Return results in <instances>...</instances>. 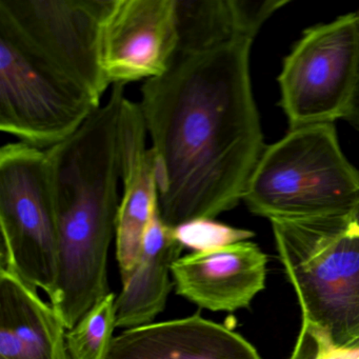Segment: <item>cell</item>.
<instances>
[{
    "instance_id": "9a60e30c",
    "label": "cell",
    "mask_w": 359,
    "mask_h": 359,
    "mask_svg": "<svg viewBox=\"0 0 359 359\" xmlns=\"http://www.w3.org/2000/svg\"><path fill=\"white\" fill-rule=\"evenodd\" d=\"M287 3V0H176L178 48L201 49L238 37H256L266 20Z\"/></svg>"
},
{
    "instance_id": "ffe728a7",
    "label": "cell",
    "mask_w": 359,
    "mask_h": 359,
    "mask_svg": "<svg viewBox=\"0 0 359 359\" xmlns=\"http://www.w3.org/2000/svg\"><path fill=\"white\" fill-rule=\"evenodd\" d=\"M356 359H359V353L358 355H357Z\"/></svg>"
},
{
    "instance_id": "8fae6325",
    "label": "cell",
    "mask_w": 359,
    "mask_h": 359,
    "mask_svg": "<svg viewBox=\"0 0 359 359\" xmlns=\"http://www.w3.org/2000/svg\"><path fill=\"white\" fill-rule=\"evenodd\" d=\"M266 262L251 241L193 252L172 266L176 293L214 312L248 308L266 287Z\"/></svg>"
},
{
    "instance_id": "e0dca14e",
    "label": "cell",
    "mask_w": 359,
    "mask_h": 359,
    "mask_svg": "<svg viewBox=\"0 0 359 359\" xmlns=\"http://www.w3.org/2000/svg\"><path fill=\"white\" fill-rule=\"evenodd\" d=\"M174 236L184 248L194 252L209 251L247 241L254 236L251 231L233 228L210 218H199L173 228Z\"/></svg>"
},
{
    "instance_id": "7a4b0ae2",
    "label": "cell",
    "mask_w": 359,
    "mask_h": 359,
    "mask_svg": "<svg viewBox=\"0 0 359 359\" xmlns=\"http://www.w3.org/2000/svg\"><path fill=\"white\" fill-rule=\"evenodd\" d=\"M125 97V86H113L108 100L72 136L46 150L58 231L51 304L67 330L110 293L107 264L121 203L118 123Z\"/></svg>"
},
{
    "instance_id": "30bf717a",
    "label": "cell",
    "mask_w": 359,
    "mask_h": 359,
    "mask_svg": "<svg viewBox=\"0 0 359 359\" xmlns=\"http://www.w3.org/2000/svg\"><path fill=\"white\" fill-rule=\"evenodd\" d=\"M140 102L125 97L118 123V154L123 195L116 226V258L121 279L137 262L147 229L158 207L156 159L147 146Z\"/></svg>"
},
{
    "instance_id": "7c38bea8",
    "label": "cell",
    "mask_w": 359,
    "mask_h": 359,
    "mask_svg": "<svg viewBox=\"0 0 359 359\" xmlns=\"http://www.w3.org/2000/svg\"><path fill=\"white\" fill-rule=\"evenodd\" d=\"M107 359H262L247 339L199 314L127 329Z\"/></svg>"
},
{
    "instance_id": "2e32d148",
    "label": "cell",
    "mask_w": 359,
    "mask_h": 359,
    "mask_svg": "<svg viewBox=\"0 0 359 359\" xmlns=\"http://www.w3.org/2000/svg\"><path fill=\"white\" fill-rule=\"evenodd\" d=\"M115 302L114 294L109 293L66 333L71 359H107L116 327Z\"/></svg>"
},
{
    "instance_id": "3957f363",
    "label": "cell",
    "mask_w": 359,
    "mask_h": 359,
    "mask_svg": "<svg viewBox=\"0 0 359 359\" xmlns=\"http://www.w3.org/2000/svg\"><path fill=\"white\" fill-rule=\"evenodd\" d=\"M271 222L302 308L294 348L309 356L359 348V228L350 213Z\"/></svg>"
},
{
    "instance_id": "d6986e66",
    "label": "cell",
    "mask_w": 359,
    "mask_h": 359,
    "mask_svg": "<svg viewBox=\"0 0 359 359\" xmlns=\"http://www.w3.org/2000/svg\"><path fill=\"white\" fill-rule=\"evenodd\" d=\"M350 217L352 218L353 222H354L359 228V201H357L356 205L353 208L352 211L350 212Z\"/></svg>"
},
{
    "instance_id": "52a82bcc",
    "label": "cell",
    "mask_w": 359,
    "mask_h": 359,
    "mask_svg": "<svg viewBox=\"0 0 359 359\" xmlns=\"http://www.w3.org/2000/svg\"><path fill=\"white\" fill-rule=\"evenodd\" d=\"M358 68L357 12L304 31L278 77L290 129L342 119Z\"/></svg>"
},
{
    "instance_id": "6da1fadb",
    "label": "cell",
    "mask_w": 359,
    "mask_h": 359,
    "mask_svg": "<svg viewBox=\"0 0 359 359\" xmlns=\"http://www.w3.org/2000/svg\"><path fill=\"white\" fill-rule=\"evenodd\" d=\"M254 39L178 48L168 70L142 86L159 213L171 228L234 209L266 149L250 76Z\"/></svg>"
},
{
    "instance_id": "277c9868",
    "label": "cell",
    "mask_w": 359,
    "mask_h": 359,
    "mask_svg": "<svg viewBox=\"0 0 359 359\" xmlns=\"http://www.w3.org/2000/svg\"><path fill=\"white\" fill-rule=\"evenodd\" d=\"M243 201L270 220L344 215L359 201V171L344 156L334 123L290 129L264 149Z\"/></svg>"
},
{
    "instance_id": "5b68a950",
    "label": "cell",
    "mask_w": 359,
    "mask_h": 359,
    "mask_svg": "<svg viewBox=\"0 0 359 359\" xmlns=\"http://www.w3.org/2000/svg\"><path fill=\"white\" fill-rule=\"evenodd\" d=\"M102 106L0 15V130L49 150L72 136Z\"/></svg>"
},
{
    "instance_id": "4fadbf2b",
    "label": "cell",
    "mask_w": 359,
    "mask_h": 359,
    "mask_svg": "<svg viewBox=\"0 0 359 359\" xmlns=\"http://www.w3.org/2000/svg\"><path fill=\"white\" fill-rule=\"evenodd\" d=\"M11 269H0V359H71L53 306Z\"/></svg>"
},
{
    "instance_id": "8992f818",
    "label": "cell",
    "mask_w": 359,
    "mask_h": 359,
    "mask_svg": "<svg viewBox=\"0 0 359 359\" xmlns=\"http://www.w3.org/2000/svg\"><path fill=\"white\" fill-rule=\"evenodd\" d=\"M0 269H11L51 299L58 231L46 151L20 142L0 149Z\"/></svg>"
},
{
    "instance_id": "9c48e42d",
    "label": "cell",
    "mask_w": 359,
    "mask_h": 359,
    "mask_svg": "<svg viewBox=\"0 0 359 359\" xmlns=\"http://www.w3.org/2000/svg\"><path fill=\"white\" fill-rule=\"evenodd\" d=\"M178 45L176 0H112L100 36L104 79L125 86L159 76Z\"/></svg>"
},
{
    "instance_id": "ba28073f",
    "label": "cell",
    "mask_w": 359,
    "mask_h": 359,
    "mask_svg": "<svg viewBox=\"0 0 359 359\" xmlns=\"http://www.w3.org/2000/svg\"><path fill=\"white\" fill-rule=\"evenodd\" d=\"M112 0H0V15L102 102L100 36Z\"/></svg>"
},
{
    "instance_id": "ac0fdd59",
    "label": "cell",
    "mask_w": 359,
    "mask_h": 359,
    "mask_svg": "<svg viewBox=\"0 0 359 359\" xmlns=\"http://www.w3.org/2000/svg\"><path fill=\"white\" fill-rule=\"evenodd\" d=\"M359 348L355 350H335L327 353L317 359H356Z\"/></svg>"
},
{
    "instance_id": "5bb4252c",
    "label": "cell",
    "mask_w": 359,
    "mask_h": 359,
    "mask_svg": "<svg viewBox=\"0 0 359 359\" xmlns=\"http://www.w3.org/2000/svg\"><path fill=\"white\" fill-rule=\"evenodd\" d=\"M184 245L174 236L173 228L163 222L155 210L144 235L137 262L123 280L115 302L116 327L150 325L165 310L172 289L170 273L180 258Z\"/></svg>"
}]
</instances>
